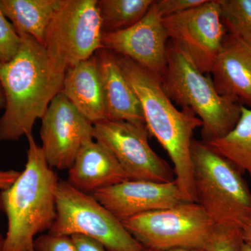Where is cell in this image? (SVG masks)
Listing matches in <instances>:
<instances>
[{
	"mask_svg": "<svg viewBox=\"0 0 251 251\" xmlns=\"http://www.w3.org/2000/svg\"><path fill=\"white\" fill-rule=\"evenodd\" d=\"M11 62L0 64V83L5 97L0 117V141H16L32 135L38 119H42L52 99L62 92L65 73L57 72L45 48L30 36Z\"/></svg>",
	"mask_w": 251,
	"mask_h": 251,
	"instance_id": "6da1fadb",
	"label": "cell"
},
{
	"mask_svg": "<svg viewBox=\"0 0 251 251\" xmlns=\"http://www.w3.org/2000/svg\"><path fill=\"white\" fill-rule=\"evenodd\" d=\"M115 54L139 100L149 134L158 140L173 162L175 181L180 192L185 201L196 202L191 148L193 133L202 126V121L191 109L179 110L175 106L158 75L131 59Z\"/></svg>",
	"mask_w": 251,
	"mask_h": 251,
	"instance_id": "7a4b0ae2",
	"label": "cell"
},
{
	"mask_svg": "<svg viewBox=\"0 0 251 251\" xmlns=\"http://www.w3.org/2000/svg\"><path fill=\"white\" fill-rule=\"evenodd\" d=\"M27 163L16 181L0 192L1 209L8 229L3 251L32 249L36 234L49 230L56 218V190L59 179L49 166L41 146L27 137Z\"/></svg>",
	"mask_w": 251,
	"mask_h": 251,
	"instance_id": "3957f363",
	"label": "cell"
},
{
	"mask_svg": "<svg viewBox=\"0 0 251 251\" xmlns=\"http://www.w3.org/2000/svg\"><path fill=\"white\" fill-rule=\"evenodd\" d=\"M160 80L172 101L191 109L202 121V141L222 138L237 125L242 105L219 94L210 74H202L184 50L170 39Z\"/></svg>",
	"mask_w": 251,
	"mask_h": 251,
	"instance_id": "277c9868",
	"label": "cell"
},
{
	"mask_svg": "<svg viewBox=\"0 0 251 251\" xmlns=\"http://www.w3.org/2000/svg\"><path fill=\"white\" fill-rule=\"evenodd\" d=\"M195 198L215 225L242 228L251 216V191L243 173L202 140L191 148Z\"/></svg>",
	"mask_w": 251,
	"mask_h": 251,
	"instance_id": "5b68a950",
	"label": "cell"
},
{
	"mask_svg": "<svg viewBox=\"0 0 251 251\" xmlns=\"http://www.w3.org/2000/svg\"><path fill=\"white\" fill-rule=\"evenodd\" d=\"M49 233L80 234L97 239L107 251H147L92 194L59 180L56 190V218Z\"/></svg>",
	"mask_w": 251,
	"mask_h": 251,
	"instance_id": "8992f818",
	"label": "cell"
},
{
	"mask_svg": "<svg viewBox=\"0 0 251 251\" xmlns=\"http://www.w3.org/2000/svg\"><path fill=\"white\" fill-rule=\"evenodd\" d=\"M97 0H62L46 30L44 46L61 73L91 58L102 46Z\"/></svg>",
	"mask_w": 251,
	"mask_h": 251,
	"instance_id": "52a82bcc",
	"label": "cell"
},
{
	"mask_svg": "<svg viewBox=\"0 0 251 251\" xmlns=\"http://www.w3.org/2000/svg\"><path fill=\"white\" fill-rule=\"evenodd\" d=\"M146 251L204 249L215 224L197 202L138 214L122 222Z\"/></svg>",
	"mask_w": 251,
	"mask_h": 251,
	"instance_id": "ba28073f",
	"label": "cell"
},
{
	"mask_svg": "<svg viewBox=\"0 0 251 251\" xmlns=\"http://www.w3.org/2000/svg\"><path fill=\"white\" fill-rule=\"evenodd\" d=\"M94 139L111 151L129 180L174 181V171L150 147L145 126L104 120L94 125Z\"/></svg>",
	"mask_w": 251,
	"mask_h": 251,
	"instance_id": "9c48e42d",
	"label": "cell"
},
{
	"mask_svg": "<svg viewBox=\"0 0 251 251\" xmlns=\"http://www.w3.org/2000/svg\"><path fill=\"white\" fill-rule=\"evenodd\" d=\"M170 40L184 50L200 71L210 74L227 32L221 18L219 0L163 18Z\"/></svg>",
	"mask_w": 251,
	"mask_h": 251,
	"instance_id": "30bf717a",
	"label": "cell"
},
{
	"mask_svg": "<svg viewBox=\"0 0 251 251\" xmlns=\"http://www.w3.org/2000/svg\"><path fill=\"white\" fill-rule=\"evenodd\" d=\"M41 121V148L50 168L69 170L80 149L94 140V125L62 92L52 99Z\"/></svg>",
	"mask_w": 251,
	"mask_h": 251,
	"instance_id": "8fae6325",
	"label": "cell"
},
{
	"mask_svg": "<svg viewBox=\"0 0 251 251\" xmlns=\"http://www.w3.org/2000/svg\"><path fill=\"white\" fill-rule=\"evenodd\" d=\"M168 40L163 17L153 0L146 15L134 25L117 32L103 33L102 46L160 77L166 67Z\"/></svg>",
	"mask_w": 251,
	"mask_h": 251,
	"instance_id": "7c38bea8",
	"label": "cell"
},
{
	"mask_svg": "<svg viewBox=\"0 0 251 251\" xmlns=\"http://www.w3.org/2000/svg\"><path fill=\"white\" fill-rule=\"evenodd\" d=\"M92 195L122 223L138 214L186 202L175 181L159 183L126 180L97 190Z\"/></svg>",
	"mask_w": 251,
	"mask_h": 251,
	"instance_id": "4fadbf2b",
	"label": "cell"
},
{
	"mask_svg": "<svg viewBox=\"0 0 251 251\" xmlns=\"http://www.w3.org/2000/svg\"><path fill=\"white\" fill-rule=\"evenodd\" d=\"M94 56L103 91L106 120L145 126L139 100L126 78L116 55L108 50L100 49Z\"/></svg>",
	"mask_w": 251,
	"mask_h": 251,
	"instance_id": "5bb4252c",
	"label": "cell"
},
{
	"mask_svg": "<svg viewBox=\"0 0 251 251\" xmlns=\"http://www.w3.org/2000/svg\"><path fill=\"white\" fill-rule=\"evenodd\" d=\"M210 74L219 94L251 108V46L227 33Z\"/></svg>",
	"mask_w": 251,
	"mask_h": 251,
	"instance_id": "9a60e30c",
	"label": "cell"
},
{
	"mask_svg": "<svg viewBox=\"0 0 251 251\" xmlns=\"http://www.w3.org/2000/svg\"><path fill=\"white\" fill-rule=\"evenodd\" d=\"M126 180L128 176L111 151L92 140L77 153L67 181L82 192L92 193Z\"/></svg>",
	"mask_w": 251,
	"mask_h": 251,
	"instance_id": "2e32d148",
	"label": "cell"
},
{
	"mask_svg": "<svg viewBox=\"0 0 251 251\" xmlns=\"http://www.w3.org/2000/svg\"><path fill=\"white\" fill-rule=\"evenodd\" d=\"M62 92L92 125L106 120L103 91L94 55L67 69Z\"/></svg>",
	"mask_w": 251,
	"mask_h": 251,
	"instance_id": "e0dca14e",
	"label": "cell"
},
{
	"mask_svg": "<svg viewBox=\"0 0 251 251\" xmlns=\"http://www.w3.org/2000/svg\"><path fill=\"white\" fill-rule=\"evenodd\" d=\"M62 0H0V9L20 36L44 46L46 30Z\"/></svg>",
	"mask_w": 251,
	"mask_h": 251,
	"instance_id": "ac0fdd59",
	"label": "cell"
},
{
	"mask_svg": "<svg viewBox=\"0 0 251 251\" xmlns=\"http://www.w3.org/2000/svg\"><path fill=\"white\" fill-rule=\"evenodd\" d=\"M203 142L251 179V108L241 106L237 125L227 135Z\"/></svg>",
	"mask_w": 251,
	"mask_h": 251,
	"instance_id": "d6986e66",
	"label": "cell"
},
{
	"mask_svg": "<svg viewBox=\"0 0 251 251\" xmlns=\"http://www.w3.org/2000/svg\"><path fill=\"white\" fill-rule=\"evenodd\" d=\"M153 0H97L103 33L117 32L134 25L146 15Z\"/></svg>",
	"mask_w": 251,
	"mask_h": 251,
	"instance_id": "ffe728a7",
	"label": "cell"
},
{
	"mask_svg": "<svg viewBox=\"0 0 251 251\" xmlns=\"http://www.w3.org/2000/svg\"><path fill=\"white\" fill-rule=\"evenodd\" d=\"M228 34L251 46V0H219Z\"/></svg>",
	"mask_w": 251,
	"mask_h": 251,
	"instance_id": "44dd1931",
	"label": "cell"
},
{
	"mask_svg": "<svg viewBox=\"0 0 251 251\" xmlns=\"http://www.w3.org/2000/svg\"><path fill=\"white\" fill-rule=\"evenodd\" d=\"M242 229L232 225H215L204 247L205 251H242Z\"/></svg>",
	"mask_w": 251,
	"mask_h": 251,
	"instance_id": "7402d4cb",
	"label": "cell"
},
{
	"mask_svg": "<svg viewBox=\"0 0 251 251\" xmlns=\"http://www.w3.org/2000/svg\"><path fill=\"white\" fill-rule=\"evenodd\" d=\"M22 39L0 9V64L11 62L21 49Z\"/></svg>",
	"mask_w": 251,
	"mask_h": 251,
	"instance_id": "603a6c76",
	"label": "cell"
},
{
	"mask_svg": "<svg viewBox=\"0 0 251 251\" xmlns=\"http://www.w3.org/2000/svg\"><path fill=\"white\" fill-rule=\"evenodd\" d=\"M33 249L34 251H77L71 236L50 233L34 239Z\"/></svg>",
	"mask_w": 251,
	"mask_h": 251,
	"instance_id": "cb8c5ba5",
	"label": "cell"
},
{
	"mask_svg": "<svg viewBox=\"0 0 251 251\" xmlns=\"http://www.w3.org/2000/svg\"><path fill=\"white\" fill-rule=\"evenodd\" d=\"M206 0H156L158 12L163 18L181 14L204 4Z\"/></svg>",
	"mask_w": 251,
	"mask_h": 251,
	"instance_id": "d4e9b609",
	"label": "cell"
},
{
	"mask_svg": "<svg viewBox=\"0 0 251 251\" xmlns=\"http://www.w3.org/2000/svg\"><path fill=\"white\" fill-rule=\"evenodd\" d=\"M71 237L77 251H107L101 243L93 238L80 234H72Z\"/></svg>",
	"mask_w": 251,
	"mask_h": 251,
	"instance_id": "484cf974",
	"label": "cell"
},
{
	"mask_svg": "<svg viewBox=\"0 0 251 251\" xmlns=\"http://www.w3.org/2000/svg\"><path fill=\"white\" fill-rule=\"evenodd\" d=\"M21 172L9 170V171H1L0 170V190L4 191L11 186L18 176L21 175Z\"/></svg>",
	"mask_w": 251,
	"mask_h": 251,
	"instance_id": "4316f807",
	"label": "cell"
},
{
	"mask_svg": "<svg viewBox=\"0 0 251 251\" xmlns=\"http://www.w3.org/2000/svg\"><path fill=\"white\" fill-rule=\"evenodd\" d=\"M242 229L244 242H251V216L243 225Z\"/></svg>",
	"mask_w": 251,
	"mask_h": 251,
	"instance_id": "83f0119b",
	"label": "cell"
},
{
	"mask_svg": "<svg viewBox=\"0 0 251 251\" xmlns=\"http://www.w3.org/2000/svg\"><path fill=\"white\" fill-rule=\"evenodd\" d=\"M153 251H204V249H195V248H176V249H168V250Z\"/></svg>",
	"mask_w": 251,
	"mask_h": 251,
	"instance_id": "f1b7e54d",
	"label": "cell"
},
{
	"mask_svg": "<svg viewBox=\"0 0 251 251\" xmlns=\"http://www.w3.org/2000/svg\"><path fill=\"white\" fill-rule=\"evenodd\" d=\"M5 107V97L4 90H3L2 87H1V83H0V110L1 109H4Z\"/></svg>",
	"mask_w": 251,
	"mask_h": 251,
	"instance_id": "f546056e",
	"label": "cell"
},
{
	"mask_svg": "<svg viewBox=\"0 0 251 251\" xmlns=\"http://www.w3.org/2000/svg\"><path fill=\"white\" fill-rule=\"evenodd\" d=\"M242 251H251V242H244L242 245Z\"/></svg>",
	"mask_w": 251,
	"mask_h": 251,
	"instance_id": "4dcf8cb0",
	"label": "cell"
},
{
	"mask_svg": "<svg viewBox=\"0 0 251 251\" xmlns=\"http://www.w3.org/2000/svg\"><path fill=\"white\" fill-rule=\"evenodd\" d=\"M0 209H1V204H0ZM4 239L1 237L0 234V251L4 250Z\"/></svg>",
	"mask_w": 251,
	"mask_h": 251,
	"instance_id": "1f68e13d",
	"label": "cell"
},
{
	"mask_svg": "<svg viewBox=\"0 0 251 251\" xmlns=\"http://www.w3.org/2000/svg\"><path fill=\"white\" fill-rule=\"evenodd\" d=\"M34 251V249H33V248H32V249H29V250H27V251Z\"/></svg>",
	"mask_w": 251,
	"mask_h": 251,
	"instance_id": "d6a6232c",
	"label": "cell"
}]
</instances>
